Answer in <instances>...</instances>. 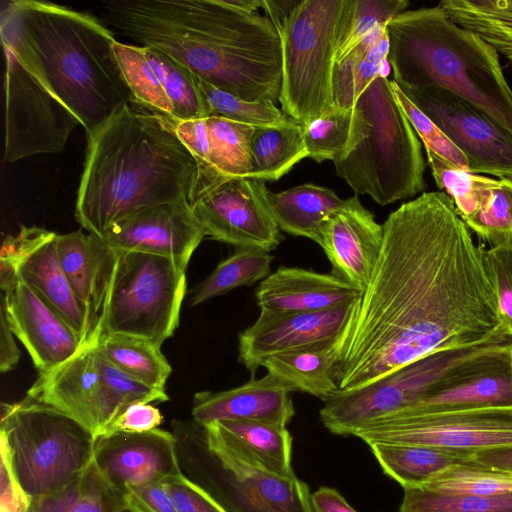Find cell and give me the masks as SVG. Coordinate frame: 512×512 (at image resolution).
I'll return each instance as SVG.
<instances>
[{
	"instance_id": "33",
	"label": "cell",
	"mask_w": 512,
	"mask_h": 512,
	"mask_svg": "<svg viewBox=\"0 0 512 512\" xmlns=\"http://www.w3.org/2000/svg\"><path fill=\"white\" fill-rule=\"evenodd\" d=\"M387 25V24H386ZM386 25L377 26L343 58L335 63L333 99L335 106L350 109L381 73L388 55Z\"/></svg>"
},
{
	"instance_id": "1",
	"label": "cell",
	"mask_w": 512,
	"mask_h": 512,
	"mask_svg": "<svg viewBox=\"0 0 512 512\" xmlns=\"http://www.w3.org/2000/svg\"><path fill=\"white\" fill-rule=\"evenodd\" d=\"M380 256L345 343L338 390L431 353L507 341L483 246L445 192H423L383 224Z\"/></svg>"
},
{
	"instance_id": "27",
	"label": "cell",
	"mask_w": 512,
	"mask_h": 512,
	"mask_svg": "<svg viewBox=\"0 0 512 512\" xmlns=\"http://www.w3.org/2000/svg\"><path fill=\"white\" fill-rule=\"evenodd\" d=\"M54 239L20 267L18 277L34 289L85 344L94 331L93 319L60 266Z\"/></svg>"
},
{
	"instance_id": "40",
	"label": "cell",
	"mask_w": 512,
	"mask_h": 512,
	"mask_svg": "<svg viewBox=\"0 0 512 512\" xmlns=\"http://www.w3.org/2000/svg\"><path fill=\"white\" fill-rule=\"evenodd\" d=\"M360 120L355 107L334 106L321 117L304 126L308 157L322 162L341 158L360 136Z\"/></svg>"
},
{
	"instance_id": "25",
	"label": "cell",
	"mask_w": 512,
	"mask_h": 512,
	"mask_svg": "<svg viewBox=\"0 0 512 512\" xmlns=\"http://www.w3.org/2000/svg\"><path fill=\"white\" fill-rule=\"evenodd\" d=\"M291 390L270 374L251 377L245 384L220 392L194 395L192 416L207 425L228 420H247L286 427L295 414Z\"/></svg>"
},
{
	"instance_id": "51",
	"label": "cell",
	"mask_w": 512,
	"mask_h": 512,
	"mask_svg": "<svg viewBox=\"0 0 512 512\" xmlns=\"http://www.w3.org/2000/svg\"><path fill=\"white\" fill-rule=\"evenodd\" d=\"M180 140L191 152L198 166L206 164L209 152L208 129L203 119L175 121Z\"/></svg>"
},
{
	"instance_id": "2",
	"label": "cell",
	"mask_w": 512,
	"mask_h": 512,
	"mask_svg": "<svg viewBox=\"0 0 512 512\" xmlns=\"http://www.w3.org/2000/svg\"><path fill=\"white\" fill-rule=\"evenodd\" d=\"M101 21L161 51L200 80L247 101H279L282 51L266 16L226 0L105 2Z\"/></svg>"
},
{
	"instance_id": "10",
	"label": "cell",
	"mask_w": 512,
	"mask_h": 512,
	"mask_svg": "<svg viewBox=\"0 0 512 512\" xmlns=\"http://www.w3.org/2000/svg\"><path fill=\"white\" fill-rule=\"evenodd\" d=\"M98 338L94 334L74 357L39 373L26 396L70 416L95 438L129 405L169 400L165 391L148 387L114 366L101 352Z\"/></svg>"
},
{
	"instance_id": "41",
	"label": "cell",
	"mask_w": 512,
	"mask_h": 512,
	"mask_svg": "<svg viewBox=\"0 0 512 512\" xmlns=\"http://www.w3.org/2000/svg\"><path fill=\"white\" fill-rule=\"evenodd\" d=\"M419 488L455 495L512 494V472L485 466L472 459L445 469Z\"/></svg>"
},
{
	"instance_id": "21",
	"label": "cell",
	"mask_w": 512,
	"mask_h": 512,
	"mask_svg": "<svg viewBox=\"0 0 512 512\" xmlns=\"http://www.w3.org/2000/svg\"><path fill=\"white\" fill-rule=\"evenodd\" d=\"M425 150L437 187L452 198L466 226L491 247L512 243V180L470 173Z\"/></svg>"
},
{
	"instance_id": "30",
	"label": "cell",
	"mask_w": 512,
	"mask_h": 512,
	"mask_svg": "<svg viewBox=\"0 0 512 512\" xmlns=\"http://www.w3.org/2000/svg\"><path fill=\"white\" fill-rule=\"evenodd\" d=\"M269 200L281 231L318 245L323 221L344 202L333 190L312 183L278 193L270 191Z\"/></svg>"
},
{
	"instance_id": "14",
	"label": "cell",
	"mask_w": 512,
	"mask_h": 512,
	"mask_svg": "<svg viewBox=\"0 0 512 512\" xmlns=\"http://www.w3.org/2000/svg\"><path fill=\"white\" fill-rule=\"evenodd\" d=\"M206 450L217 467L229 512H312L308 485L296 475L275 474L233 443L216 422L202 425Z\"/></svg>"
},
{
	"instance_id": "59",
	"label": "cell",
	"mask_w": 512,
	"mask_h": 512,
	"mask_svg": "<svg viewBox=\"0 0 512 512\" xmlns=\"http://www.w3.org/2000/svg\"><path fill=\"white\" fill-rule=\"evenodd\" d=\"M507 341L509 342L511 348H512V338H508Z\"/></svg>"
},
{
	"instance_id": "13",
	"label": "cell",
	"mask_w": 512,
	"mask_h": 512,
	"mask_svg": "<svg viewBox=\"0 0 512 512\" xmlns=\"http://www.w3.org/2000/svg\"><path fill=\"white\" fill-rule=\"evenodd\" d=\"M3 48L4 161L13 163L36 154L60 153L79 120L8 46Z\"/></svg>"
},
{
	"instance_id": "45",
	"label": "cell",
	"mask_w": 512,
	"mask_h": 512,
	"mask_svg": "<svg viewBox=\"0 0 512 512\" xmlns=\"http://www.w3.org/2000/svg\"><path fill=\"white\" fill-rule=\"evenodd\" d=\"M56 235L41 227L22 226L17 235L5 236L0 250L1 292H6L14 286L18 280L20 267Z\"/></svg>"
},
{
	"instance_id": "9",
	"label": "cell",
	"mask_w": 512,
	"mask_h": 512,
	"mask_svg": "<svg viewBox=\"0 0 512 512\" xmlns=\"http://www.w3.org/2000/svg\"><path fill=\"white\" fill-rule=\"evenodd\" d=\"M352 4L353 0H301L278 32L281 110L303 126L335 106L333 73Z\"/></svg>"
},
{
	"instance_id": "56",
	"label": "cell",
	"mask_w": 512,
	"mask_h": 512,
	"mask_svg": "<svg viewBox=\"0 0 512 512\" xmlns=\"http://www.w3.org/2000/svg\"><path fill=\"white\" fill-rule=\"evenodd\" d=\"M473 460L485 466L512 472V447L477 453Z\"/></svg>"
},
{
	"instance_id": "6",
	"label": "cell",
	"mask_w": 512,
	"mask_h": 512,
	"mask_svg": "<svg viewBox=\"0 0 512 512\" xmlns=\"http://www.w3.org/2000/svg\"><path fill=\"white\" fill-rule=\"evenodd\" d=\"M355 110L360 136L334 161L336 173L355 194L385 206L426 188L421 143L399 105L391 81L377 76L362 92Z\"/></svg>"
},
{
	"instance_id": "39",
	"label": "cell",
	"mask_w": 512,
	"mask_h": 512,
	"mask_svg": "<svg viewBox=\"0 0 512 512\" xmlns=\"http://www.w3.org/2000/svg\"><path fill=\"white\" fill-rule=\"evenodd\" d=\"M273 260L274 256L263 249L237 248L193 289L190 305L196 306L235 288L263 281L271 274Z\"/></svg>"
},
{
	"instance_id": "5",
	"label": "cell",
	"mask_w": 512,
	"mask_h": 512,
	"mask_svg": "<svg viewBox=\"0 0 512 512\" xmlns=\"http://www.w3.org/2000/svg\"><path fill=\"white\" fill-rule=\"evenodd\" d=\"M386 32L387 60L401 89H447L512 137V89L493 46L438 5L404 11Z\"/></svg>"
},
{
	"instance_id": "23",
	"label": "cell",
	"mask_w": 512,
	"mask_h": 512,
	"mask_svg": "<svg viewBox=\"0 0 512 512\" xmlns=\"http://www.w3.org/2000/svg\"><path fill=\"white\" fill-rule=\"evenodd\" d=\"M0 310L39 373L59 367L85 345L66 321L19 277L12 288L1 292Z\"/></svg>"
},
{
	"instance_id": "8",
	"label": "cell",
	"mask_w": 512,
	"mask_h": 512,
	"mask_svg": "<svg viewBox=\"0 0 512 512\" xmlns=\"http://www.w3.org/2000/svg\"><path fill=\"white\" fill-rule=\"evenodd\" d=\"M1 410L0 451L30 500L61 490L93 463L95 437L65 413L28 398Z\"/></svg>"
},
{
	"instance_id": "37",
	"label": "cell",
	"mask_w": 512,
	"mask_h": 512,
	"mask_svg": "<svg viewBox=\"0 0 512 512\" xmlns=\"http://www.w3.org/2000/svg\"><path fill=\"white\" fill-rule=\"evenodd\" d=\"M216 423L233 443L252 455L266 469L284 477L294 475L293 440L286 427L247 420Z\"/></svg>"
},
{
	"instance_id": "36",
	"label": "cell",
	"mask_w": 512,
	"mask_h": 512,
	"mask_svg": "<svg viewBox=\"0 0 512 512\" xmlns=\"http://www.w3.org/2000/svg\"><path fill=\"white\" fill-rule=\"evenodd\" d=\"M438 6L457 25L493 46L512 66V0H444Z\"/></svg>"
},
{
	"instance_id": "43",
	"label": "cell",
	"mask_w": 512,
	"mask_h": 512,
	"mask_svg": "<svg viewBox=\"0 0 512 512\" xmlns=\"http://www.w3.org/2000/svg\"><path fill=\"white\" fill-rule=\"evenodd\" d=\"M399 512H512V494L455 495L405 488Z\"/></svg>"
},
{
	"instance_id": "55",
	"label": "cell",
	"mask_w": 512,
	"mask_h": 512,
	"mask_svg": "<svg viewBox=\"0 0 512 512\" xmlns=\"http://www.w3.org/2000/svg\"><path fill=\"white\" fill-rule=\"evenodd\" d=\"M301 0H262L266 17L279 32Z\"/></svg>"
},
{
	"instance_id": "46",
	"label": "cell",
	"mask_w": 512,
	"mask_h": 512,
	"mask_svg": "<svg viewBox=\"0 0 512 512\" xmlns=\"http://www.w3.org/2000/svg\"><path fill=\"white\" fill-rule=\"evenodd\" d=\"M396 99L404 114L422 140L424 147L430 149L447 163L468 171V162L464 154L446 137L433 121L426 116L400 89L391 81Z\"/></svg>"
},
{
	"instance_id": "18",
	"label": "cell",
	"mask_w": 512,
	"mask_h": 512,
	"mask_svg": "<svg viewBox=\"0 0 512 512\" xmlns=\"http://www.w3.org/2000/svg\"><path fill=\"white\" fill-rule=\"evenodd\" d=\"M491 407H512V348L508 341L481 347L453 366L422 399L392 415Z\"/></svg>"
},
{
	"instance_id": "16",
	"label": "cell",
	"mask_w": 512,
	"mask_h": 512,
	"mask_svg": "<svg viewBox=\"0 0 512 512\" xmlns=\"http://www.w3.org/2000/svg\"><path fill=\"white\" fill-rule=\"evenodd\" d=\"M401 90L464 154L468 172L512 180V137L507 132L447 89Z\"/></svg>"
},
{
	"instance_id": "44",
	"label": "cell",
	"mask_w": 512,
	"mask_h": 512,
	"mask_svg": "<svg viewBox=\"0 0 512 512\" xmlns=\"http://www.w3.org/2000/svg\"><path fill=\"white\" fill-rule=\"evenodd\" d=\"M407 0H353L349 23L340 43L336 62L379 25H386L406 11Z\"/></svg>"
},
{
	"instance_id": "15",
	"label": "cell",
	"mask_w": 512,
	"mask_h": 512,
	"mask_svg": "<svg viewBox=\"0 0 512 512\" xmlns=\"http://www.w3.org/2000/svg\"><path fill=\"white\" fill-rule=\"evenodd\" d=\"M265 181L235 178L192 188L189 204L205 235L236 248L276 249L283 236L274 217Z\"/></svg>"
},
{
	"instance_id": "19",
	"label": "cell",
	"mask_w": 512,
	"mask_h": 512,
	"mask_svg": "<svg viewBox=\"0 0 512 512\" xmlns=\"http://www.w3.org/2000/svg\"><path fill=\"white\" fill-rule=\"evenodd\" d=\"M360 298L335 309L317 312H260L257 320L238 335L239 363L251 373V377H255L262 362L272 355L308 347L345 344Z\"/></svg>"
},
{
	"instance_id": "52",
	"label": "cell",
	"mask_w": 512,
	"mask_h": 512,
	"mask_svg": "<svg viewBox=\"0 0 512 512\" xmlns=\"http://www.w3.org/2000/svg\"><path fill=\"white\" fill-rule=\"evenodd\" d=\"M0 512H26L30 499L17 483L7 458L1 454Z\"/></svg>"
},
{
	"instance_id": "35",
	"label": "cell",
	"mask_w": 512,
	"mask_h": 512,
	"mask_svg": "<svg viewBox=\"0 0 512 512\" xmlns=\"http://www.w3.org/2000/svg\"><path fill=\"white\" fill-rule=\"evenodd\" d=\"M127 507L93 463L61 490L30 500L29 512H121Z\"/></svg>"
},
{
	"instance_id": "32",
	"label": "cell",
	"mask_w": 512,
	"mask_h": 512,
	"mask_svg": "<svg viewBox=\"0 0 512 512\" xmlns=\"http://www.w3.org/2000/svg\"><path fill=\"white\" fill-rule=\"evenodd\" d=\"M54 243L60 266L75 294L89 311L95 330L101 311V254L98 238L77 230L57 234Z\"/></svg>"
},
{
	"instance_id": "50",
	"label": "cell",
	"mask_w": 512,
	"mask_h": 512,
	"mask_svg": "<svg viewBox=\"0 0 512 512\" xmlns=\"http://www.w3.org/2000/svg\"><path fill=\"white\" fill-rule=\"evenodd\" d=\"M162 421L163 416L158 408L149 403L137 402L125 408L102 435L114 432H147L156 429Z\"/></svg>"
},
{
	"instance_id": "47",
	"label": "cell",
	"mask_w": 512,
	"mask_h": 512,
	"mask_svg": "<svg viewBox=\"0 0 512 512\" xmlns=\"http://www.w3.org/2000/svg\"><path fill=\"white\" fill-rule=\"evenodd\" d=\"M483 260L495 292L506 338H512V243L483 250Z\"/></svg>"
},
{
	"instance_id": "53",
	"label": "cell",
	"mask_w": 512,
	"mask_h": 512,
	"mask_svg": "<svg viewBox=\"0 0 512 512\" xmlns=\"http://www.w3.org/2000/svg\"><path fill=\"white\" fill-rule=\"evenodd\" d=\"M312 512H358L334 488L320 487L311 494Z\"/></svg>"
},
{
	"instance_id": "54",
	"label": "cell",
	"mask_w": 512,
	"mask_h": 512,
	"mask_svg": "<svg viewBox=\"0 0 512 512\" xmlns=\"http://www.w3.org/2000/svg\"><path fill=\"white\" fill-rule=\"evenodd\" d=\"M20 359V350L16 345L4 313L0 310V371L8 372L15 368Z\"/></svg>"
},
{
	"instance_id": "28",
	"label": "cell",
	"mask_w": 512,
	"mask_h": 512,
	"mask_svg": "<svg viewBox=\"0 0 512 512\" xmlns=\"http://www.w3.org/2000/svg\"><path fill=\"white\" fill-rule=\"evenodd\" d=\"M345 344L316 346L278 353L261 367L292 392L301 391L326 401L338 390V372Z\"/></svg>"
},
{
	"instance_id": "38",
	"label": "cell",
	"mask_w": 512,
	"mask_h": 512,
	"mask_svg": "<svg viewBox=\"0 0 512 512\" xmlns=\"http://www.w3.org/2000/svg\"><path fill=\"white\" fill-rule=\"evenodd\" d=\"M98 346L119 370L148 387L165 391L172 368L161 352V346L120 334L99 336Z\"/></svg>"
},
{
	"instance_id": "4",
	"label": "cell",
	"mask_w": 512,
	"mask_h": 512,
	"mask_svg": "<svg viewBox=\"0 0 512 512\" xmlns=\"http://www.w3.org/2000/svg\"><path fill=\"white\" fill-rule=\"evenodd\" d=\"M1 40L77 117L86 134L132 102L113 50L117 41L97 17L38 0L6 2Z\"/></svg>"
},
{
	"instance_id": "58",
	"label": "cell",
	"mask_w": 512,
	"mask_h": 512,
	"mask_svg": "<svg viewBox=\"0 0 512 512\" xmlns=\"http://www.w3.org/2000/svg\"><path fill=\"white\" fill-rule=\"evenodd\" d=\"M121 512H135V511H133L132 509H130V508L127 506V507H126L125 509H123Z\"/></svg>"
},
{
	"instance_id": "42",
	"label": "cell",
	"mask_w": 512,
	"mask_h": 512,
	"mask_svg": "<svg viewBox=\"0 0 512 512\" xmlns=\"http://www.w3.org/2000/svg\"><path fill=\"white\" fill-rule=\"evenodd\" d=\"M207 115L223 117L254 127L278 126L292 118L270 100L247 101L197 78Z\"/></svg>"
},
{
	"instance_id": "48",
	"label": "cell",
	"mask_w": 512,
	"mask_h": 512,
	"mask_svg": "<svg viewBox=\"0 0 512 512\" xmlns=\"http://www.w3.org/2000/svg\"><path fill=\"white\" fill-rule=\"evenodd\" d=\"M163 484L177 512H229L209 491L182 472L168 476Z\"/></svg>"
},
{
	"instance_id": "3",
	"label": "cell",
	"mask_w": 512,
	"mask_h": 512,
	"mask_svg": "<svg viewBox=\"0 0 512 512\" xmlns=\"http://www.w3.org/2000/svg\"><path fill=\"white\" fill-rule=\"evenodd\" d=\"M86 135L75 217L89 234L102 238L140 211L189 198L198 164L174 120L130 102Z\"/></svg>"
},
{
	"instance_id": "17",
	"label": "cell",
	"mask_w": 512,
	"mask_h": 512,
	"mask_svg": "<svg viewBox=\"0 0 512 512\" xmlns=\"http://www.w3.org/2000/svg\"><path fill=\"white\" fill-rule=\"evenodd\" d=\"M115 59L132 103L174 121L207 118L197 77L167 54L116 41Z\"/></svg>"
},
{
	"instance_id": "12",
	"label": "cell",
	"mask_w": 512,
	"mask_h": 512,
	"mask_svg": "<svg viewBox=\"0 0 512 512\" xmlns=\"http://www.w3.org/2000/svg\"><path fill=\"white\" fill-rule=\"evenodd\" d=\"M368 445H425L473 457L512 447V407L391 415L356 431Z\"/></svg>"
},
{
	"instance_id": "29",
	"label": "cell",
	"mask_w": 512,
	"mask_h": 512,
	"mask_svg": "<svg viewBox=\"0 0 512 512\" xmlns=\"http://www.w3.org/2000/svg\"><path fill=\"white\" fill-rule=\"evenodd\" d=\"M209 152L205 165L198 166L192 188H205L235 178H251V139L254 126L223 117L205 118Z\"/></svg>"
},
{
	"instance_id": "11",
	"label": "cell",
	"mask_w": 512,
	"mask_h": 512,
	"mask_svg": "<svg viewBox=\"0 0 512 512\" xmlns=\"http://www.w3.org/2000/svg\"><path fill=\"white\" fill-rule=\"evenodd\" d=\"M483 346L440 350L362 388L337 390L324 402L320 420L333 434L354 435L418 402L453 366Z\"/></svg>"
},
{
	"instance_id": "20",
	"label": "cell",
	"mask_w": 512,
	"mask_h": 512,
	"mask_svg": "<svg viewBox=\"0 0 512 512\" xmlns=\"http://www.w3.org/2000/svg\"><path fill=\"white\" fill-rule=\"evenodd\" d=\"M204 236L188 199H184L140 211L113 225L98 239L111 251L171 258L186 271Z\"/></svg>"
},
{
	"instance_id": "7",
	"label": "cell",
	"mask_w": 512,
	"mask_h": 512,
	"mask_svg": "<svg viewBox=\"0 0 512 512\" xmlns=\"http://www.w3.org/2000/svg\"><path fill=\"white\" fill-rule=\"evenodd\" d=\"M98 241L101 311L94 332L142 338L161 346L179 325L185 270L171 258L115 252Z\"/></svg>"
},
{
	"instance_id": "26",
	"label": "cell",
	"mask_w": 512,
	"mask_h": 512,
	"mask_svg": "<svg viewBox=\"0 0 512 512\" xmlns=\"http://www.w3.org/2000/svg\"><path fill=\"white\" fill-rule=\"evenodd\" d=\"M362 293L331 272L281 266L259 283L255 298L260 312L281 314L335 309Z\"/></svg>"
},
{
	"instance_id": "57",
	"label": "cell",
	"mask_w": 512,
	"mask_h": 512,
	"mask_svg": "<svg viewBox=\"0 0 512 512\" xmlns=\"http://www.w3.org/2000/svg\"><path fill=\"white\" fill-rule=\"evenodd\" d=\"M227 3L239 10L246 12H257L258 8H262V0H226Z\"/></svg>"
},
{
	"instance_id": "31",
	"label": "cell",
	"mask_w": 512,
	"mask_h": 512,
	"mask_svg": "<svg viewBox=\"0 0 512 512\" xmlns=\"http://www.w3.org/2000/svg\"><path fill=\"white\" fill-rule=\"evenodd\" d=\"M383 472L403 489L426 485L445 469L473 457L425 445L369 444Z\"/></svg>"
},
{
	"instance_id": "60",
	"label": "cell",
	"mask_w": 512,
	"mask_h": 512,
	"mask_svg": "<svg viewBox=\"0 0 512 512\" xmlns=\"http://www.w3.org/2000/svg\"><path fill=\"white\" fill-rule=\"evenodd\" d=\"M26 512H29V508H28V510Z\"/></svg>"
},
{
	"instance_id": "22",
	"label": "cell",
	"mask_w": 512,
	"mask_h": 512,
	"mask_svg": "<svg viewBox=\"0 0 512 512\" xmlns=\"http://www.w3.org/2000/svg\"><path fill=\"white\" fill-rule=\"evenodd\" d=\"M176 444L173 434L159 428L141 433L104 434L95 438L94 464L123 495L128 487L181 473Z\"/></svg>"
},
{
	"instance_id": "34",
	"label": "cell",
	"mask_w": 512,
	"mask_h": 512,
	"mask_svg": "<svg viewBox=\"0 0 512 512\" xmlns=\"http://www.w3.org/2000/svg\"><path fill=\"white\" fill-rule=\"evenodd\" d=\"M251 151L254 164L251 178L276 181L308 157L304 126L292 119L278 126L254 127Z\"/></svg>"
},
{
	"instance_id": "49",
	"label": "cell",
	"mask_w": 512,
	"mask_h": 512,
	"mask_svg": "<svg viewBox=\"0 0 512 512\" xmlns=\"http://www.w3.org/2000/svg\"><path fill=\"white\" fill-rule=\"evenodd\" d=\"M123 497L135 512H177L163 480L128 487Z\"/></svg>"
},
{
	"instance_id": "24",
	"label": "cell",
	"mask_w": 512,
	"mask_h": 512,
	"mask_svg": "<svg viewBox=\"0 0 512 512\" xmlns=\"http://www.w3.org/2000/svg\"><path fill=\"white\" fill-rule=\"evenodd\" d=\"M383 238V225L354 195L323 221L319 245L332 266L331 273L363 292L377 265Z\"/></svg>"
}]
</instances>
